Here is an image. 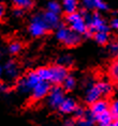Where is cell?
<instances>
[{
  "label": "cell",
  "instance_id": "cell-1",
  "mask_svg": "<svg viewBox=\"0 0 118 126\" xmlns=\"http://www.w3.org/2000/svg\"><path fill=\"white\" fill-rule=\"evenodd\" d=\"M83 15H84L86 23L88 25V31L85 33L86 36H91L92 34L99 32V31H106V32H108L110 27H108L105 19L99 13L95 12V13L90 14L83 12Z\"/></svg>",
  "mask_w": 118,
  "mask_h": 126
},
{
  "label": "cell",
  "instance_id": "cell-2",
  "mask_svg": "<svg viewBox=\"0 0 118 126\" xmlns=\"http://www.w3.org/2000/svg\"><path fill=\"white\" fill-rule=\"evenodd\" d=\"M55 36L60 43H62L67 47H75L82 41L81 34L72 31L68 26H65V25H60L57 28Z\"/></svg>",
  "mask_w": 118,
  "mask_h": 126
},
{
  "label": "cell",
  "instance_id": "cell-3",
  "mask_svg": "<svg viewBox=\"0 0 118 126\" xmlns=\"http://www.w3.org/2000/svg\"><path fill=\"white\" fill-rule=\"evenodd\" d=\"M41 81L39 75H38L37 71H29L26 73L21 79L17 80L16 83V90L18 93L26 95V94H30L33 88L37 86Z\"/></svg>",
  "mask_w": 118,
  "mask_h": 126
},
{
  "label": "cell",
  "instance_id": "cell-4",
  "mask_svg": "<svg viewBox=\"0 0 118 126\" xmlns=\"http://www.w3.org/2000/svg\"><path fill=\"white\" fill-rule=\"evenodd\" d=\"M66 24L70 29L78 34H84L88 31V25L86 23V19L83 13L74 12L71 14H67L66 16Z\"/></svg>",
  "mask_w": 118,
  "mask_h": 126
},
{
  "label": "cell",
  "instance_id": "cell-5",
  "mask_svg": "<svg viewBox=\"0 0 118 126\" xmlns=\"http://www.w3.org/2000/svg\"><path fill=\"white\" fill-rule=\"evenodd\" d=\"M48 31L45 21L43 19L42 13L37 14L31 18L29 26H28V32L32 37H42L46 34V32Z\"/></svg>",
  "mask_w": 118,
  "mask_h": 126
},
{
  "label": "cell",
  "instance_id": "cell-6",
  "mask_svg": "<svg viewBox=\"0 0 118 126\" xmlns=\"http://www.w3.org/2000/svg\"><path fill=\"white\" fill-rule=\"evenodd\" d=\"M66 98V91L61 86H52L48 95L46 97V104L50 109L58 110L60 105Z\"/></svg>",
  "mask_w": 118,
  "mask_h": 126
},
{
  "label": "cell",
  "instance_id": "cell-7",
  "mask_svg": "<svg viewBox=\"0 0 118 126\" xmlns=\"http://www.w3.org/2000/svg\"><path fill=\"white\" fill-rule=\"evenodd\" d=\"M50 68V80L49 82L53 86H61L65 79L68 77L69 71L68 67H65L60 64H54L49 66Z\"/></svg>",
  "mask_w": 118,
  "mask_h": 126
},
{
  "label": "cell",
  "instance_id": "cell-8",
  "mask_svg": "<svg viewBox=\"0 0 118 126\" xmlns=\"http://www.w3.org/2000/svg\"><path fill=\"white\" fill-rule=\"evenodd\" d=\"M102 93L100 89H99L97 82L88 80L87 84H86V89H85V95H84V100L85 103L89 104H94V102H97L100 98H102Z\"/></svg>",
  "mask_w": 118,
  "mask_h": 126
},
{
  "label": "cell",
  "instance_id": "cell-9",
  "mask_svg": "<svg viewBox=\"0 0 118 126\" xmlns=\"http://www.w3.org/2000/svg\"><path fill=\"white\" fill-rule=\"evenodd\" d=\"M50 88H52V83L48 81L41 80L36 87L33 88V90L30 93V97L33 102H39L44 98H46L48 95Z\"/></svg>",
  "mask_w": 118,
  "mask_h": 126
},
{
  "label": "cell",
  "instance_id": "cell-10",
  "mask_svg": "<svg viewBox=\"0 0 118 126\" xmlns=\"http://www.w3.org/2000/svg\"><path fill=\"white\" fill-rule=\"evenodd\" d=\"M3 74L9 80H15L20 76V67L15 61H8L3 66Z\"/></svg>",
  "mask_w": 118,
  "mask_h": 126
},
{
  "label": "cell",
  "instance_id": "cell-11",
  "mask_svg": "<svg viewBox=\"0 0 118 126\" xmlns=\"http://www.w3.org/2000/svg\"><path fill=\"white\" fill-rule=\"evenodd\" d=\"M88 110L90 111V113L94 118L95 115L101 114V113H103L105 111H108L110 110V103L105 98H100L97 102H94V104H91Z\"/></svg>",
  "mask_w": 118,
  "mask_h": 126
},
{
  "label": "cell",
  "instance_id": "cell-12",
  "mask_svg": "<svg viewBox=\"0 0 118 126\" xmlns=\"http://www.w3.org/2000/svg\"><path fill=\"white\" fill-rule=\"evenodd\" d=\"M42 16H43V19H44V21H45L47 28H48V30L57 29V28L61 25L60 24L59 14L46 11V12H44V13H42Z\"/></svg>",
  "mask_w": 118,
  "mask_h": 126
},
{
  "label": "cell",
  "instance_id": "cell-13",
  "mask_svg": "<svg viewBox=\"0 0 118 126\" xmlns=\"http://www.w3.org/2000/svg\"><path fill=\"white\" fill-rule=\"evenodd\" d=\"M77 103H76V100L73 98V97H67L65 100L62 102V104L60 105V107L58 108V111L61 113V114H73V112L75 111L76 107H77Z\"/></svg>",
  "mask_w": 118,
  "mask_h": 126
},
{
  "label": "cell",
  "instance_id": "cell-14",
  "mask_svg": "<svg viewBox=\"0 0 118 126\" xmlns=\"http://www.w3.org/2000/svg\"><path fill=\"white\" fill-rule=\"evenodd\" d=\"M82 4L86 10L107 11L108 7L103 0H82Z\"/></svg>",
  "mask_w": 118,
  "mask_h": 126
},
{
  "label": "cell",
  "instance_id": "cell-15",
  "mask_svg": "<svg viewBox=\"0 0 118 126\" xmlns=\"http://www.w3.org/2000/svg\"><path fill=\"white\" fill-rule=\"evenodd\" d=\"M114 120L115 119L113 118V115H112V113L110 112V110L94 116V121L99 126H107V125L112 124Z\"/></svg>",
  "mask_w": 118,
  "mask_h": 126
},
{
  "label": "cell",
  "instance_id": "cell-16",
  "mask_svg": "<svg viewBox=\"0 0 118 126\" xmlns=\"http://www.w3.org/2000/svg\"><path fill=\"white\" fill-rule=\"evenodd\" d=\"M62 11H65L67 14H71L74 12H77L78 2L77 0H62Z\"/></svg>",
  "mask_w": 118,
  "mask_h": 126
},
{
  "label": "cell",
  "instance_id": "cell-17",
  "mask_svg": "<svg viewBox=\"0 0 118 126\" xmlns=\"http://www.w3.org/2000/svg\"><path fill=\"white\" fill-rule=\"evenodd\" d=\"M97 84H98V87H99V89H100L103 97L110 96L111 94L113 93V84H112L110 81L101 80V81H98Z\"/></svg>",
  "mask_w": 118,
  "mask_h": 126
},
{
  "label": "cell",
  "instance_id": "cell-18",
  "mask_svg": "<svg viewBox=\"0 0 118 126\" xmlns=\"http://www.w3.org/2000/svg\"><path fill=\"white\" fill-rule=\"evenodd\" d=\"M76 84H77V80H76V78L73 76V75H68V77L65 79V81L62 82L61 87L63 88V90L66 91V92H71L76 88Z\"/></svg>",
  "mask_w": 118,
  "mask_h": 126
},
{
  "label": "cell",
  "instance_id": "cell-19",
  "mask_svg": "<svg viewBox=\"0 0 118 126\" xmlns=\"http://www.w3.org/2000/svg\"><path fill=\"white\" fill-rule=\"evenodd\" d=\"M108 76L113 82L118 84V59L114 60L108 66Z\"/></svg>",
  "mask_w": 118,
  "mask_h": 126
},
{
  "label": "cell",
  "instance_id": "cell-20",
  "mask_svg": "<svg viewBox=\"0 0 118 126\" xmlns=\"http://www.w3.org/2000/svg\"><path fill=\"white\" fill-rule=\"evenodd\" d=\"M76 124H77V126H95V121L90 111L87 110L86 116L81 120H76Z\"/></svg>",
  "mask_w": 118,
  "mask_h": 126
},
{
  "label": "cell",
  "instance_id": "cell-21",
  "mask_svg": "<svg viewBox=\"0 0 118 126\" xmlns=\"http://www.w3.org/2000/svg\"><path fill=\"white\" fill-rule=\"evenodd\" d=\"M94 39L95 41V43L99 44V45H106L108 43V40H110V34L106 31H99V32H95L94 34Z\"/></svg>",
  "mask_w": 118,
  "mask_h": 126
},
{
  "label": "cell",
  "instance_id": "cell-22",
  "mask_svg": "<svg viewBox=\"0 0 118 126\" xmlns=\"http://www.w3.org/2000/svg\"><path fill=\"white\" fill-rule=\"evenodd\" d=\"M46 11L53 12L56 14H60L62 11V5L57 0H49L46 4Z\"/></svg>",
  "mask_w": 118,
  "mask_h": 126
},
{
  "label": "cell",
  "instance_id": "cell-23",
  "mask_svg": "<svg viewBox=\"0 0 118 126\" xmlns=\"http://www.w3.org/2000/svg\"><path fill=\"white\" fill-rule=\"evenodd\" d=\"M37 73L39 75L40 79L44 81H48L50 80V68L49 66H41L37 70Z\"/></svg>",
  "mask_w": 118,
  "mask_h": 126
},
{
  "label": "cell",
  "instance_id": "cell-24",
  "mask_svg": "<svg viewBox=\"0 0 118 126\" xmlns=\"http://www.w3.org/2000/svg\"><path fill=\"white\" fill-rule=\"evenodd\" d=\"M11 2L16 8L23 9V10L31 9L32 8V5H33V0H11Z\"/></svg>",
  "mask_w": 118,
  "mask_h": 126
},
{
  "label": "cell",
  "instance_id": "cell-25",
  "mask_svg": "<svg viewBox=\"0 0 118 126\" xmlns=\"http://www.w3.org/2000/svg\"><path fill=\"white\" fill-rule=\"evenodd\" d=\"M22 49H23V46H22V44L20 42H12L10 45L8 47V51L10 55H18Z\"/></svg>",
  "mask_w": 118,
  "mask_h": 126
},
{
  "label": "cell",
  "instance_id": "cell-26",
  "mask_svg": "<svg viewBox=\"0 0 118 126\" xmlns=\"http://www.w3.org/2000/svg\"><path fill=\"white\" fill-rule=\"evenodd\" d=\"M58 64L65 67H70L73 64V58L70 55H63L58 58Z\"/></svg>",
  "mask_w": 118,
  "mask_h": 126
},
{
  "label": "cell",
  "instance_id": "cell-27",
  "mask_svg": "<svg viewBox=\"0 0 118 126\" xmlns=\"http://www.w3.org/2000/svg\"><path fill=\"white\" fill-rule=\"evenodd\" d=\"M86 113H87V109H85L83 106H77L75 109V111L73 112V116H74L75 120H81L83 118L86 116Z\"/></svg>",
  "mask_w": 118,
  "mask_h": 126
},
{
  "label": "cell",
  "instance_id": "cell-28",
  "mask_svg": "<svg viewBox=\"0 0 118 126\" xmlns=\"http://www.w3.org/2000/svg\"><path fill=\"white\" fill-rule=\"evenodd\" d=\"M110 112L112 113V115L115 120L118 119V98L114 99L112 103H110Z\"/></svg>",
  "mask_w": 118,
  "mask_h": 126
},
{
  "label": "cell",
  "instance_id": "cell-29",
  "mask_svg": "<svg viewBox=\"0 0 118 126\" xmlns=\"http://www.w3.org/2000/svg\"><path fill=\"white\" fill-rule=\"evenodd\" d=\"M110 52L114 57H116V59H118V41L112 43L110 45Z\"/></svg>",
  "mask_w": 118,
  "mask_h": 126
},
{
  "label": "cell",
  "instance_id": "cell-30",
  "mask_svg": "<svg viewBox=\"0 0 118 126\" xmlns=\"http://www.w3.org/2000/svg\"><path fill=\"white\" fill-rule=\"evenodd\" d=\"M62 126H77L76 124V120L75 119H67L65 122H63Z\"/></svg>",
  "mask_w": 118,
  "mask_h": 126
},
{
  "label": "cell",
  "instance_id": "cell-31",
  "mask_svg": "<svg viewBox=\"0 0 118 126\" xmlns=\"http://www.w3.org/2000/svg\"><path fill=\"white\" fill-rule=\"evenodd\" d=\"M5 15V7L3 3H0V20L4 17Z\"/></svg>",
  "mask_w": 118,
  "mask_h": 126
},
{
  "label": "cell",
  "instance_id": "cell-32",
  "mask_svg": "<svg viewBox=\"0 0 118 126\" xmlns=\"http://www.w3.org/2000/svg\"><path fill=\"white\" fill-rule=\"evenodd\" d=\"M9 91V86L5 83H0V93H5Z\"/></svg>",
  "mask_w": 118,
  "mask_h": 126
},
{
  "label": "cell",
  "instance_id": "cell-33",
  "mask_svg": "<svg viewBox=\"0 0 118 126\" xmlns=\"http://www.w3.org/2000/svg\"><path fill=\"white\" fill-rule=\"evenodd\" d=\"M111 27L115 30H118V18H114V19L111 21Z\"/></svg>",
  "mask_w": 118,
  "mask_h": 126
},
{
  "label": "cell",
  "instance_id": "cell-34",
  "mask_svg": "<svg viewBox=\"0 0 118 126\" xmlns=\"http://www.w3.org/2000/svg\"><path fill=\"white\" fill-rule=\"evenodd\" d=\"M13 14H14V16H16V17L22 16V15H23V9H20V8L15 9L14 12H13Z\"/></svg>",
  "mask_w": 118,
  "mask_h": 126
},
{
  "label": "cell",
  "instance_id": "cell-35",
  "mask_svg": "<svg viewBox=\"0 0 118 126\" xmlns=\"http://www.w3.org/2000/svg\"><path fill=\"white\" fill-rule=\"evenodd\" d=\"M107 126H118V119L114 120L113 123H112V124H110V125H107Z\"/></svg>",
  "mask_w": 118,
  "mask_h": 126
},
{
  "label": "cell",
  "instance_id": "cell-36",
  "mask_svg": "<svg viewBox=\"0 0 118 126\" xmlns=\"http://www.w3.org/2000/svg\"><path fill=\"white\" fill-rule=\"evenodd\" d=\"M2 75H3V67L0 66V78H1Z\"/></svg>",
  "mask_w": 118,
  "mask_h": 126
}]
</instances>
